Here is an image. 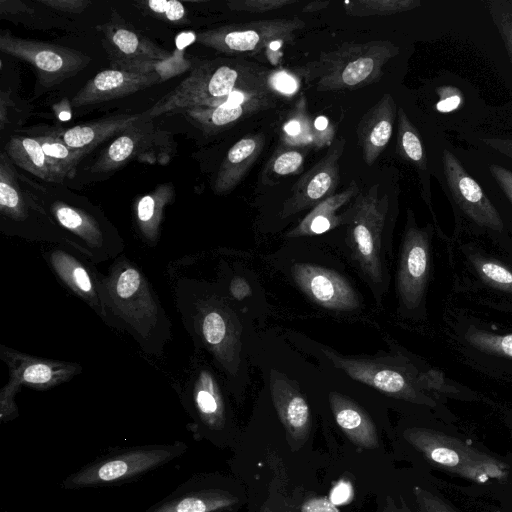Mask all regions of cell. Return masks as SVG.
I'll return each instance as SVG.
<instances>
[{
	"label": "cell",
	"mask_w": 512,
	"mask_h": 512,
	"mask_svg": "<svg viewBox=\"0 0 512 512\" xmlns=\"http://www.w3.org/2000/svg\"><path fill=\"white\" fill-rule=\"evenodd\" d=\"M173 298L194 351L206 356L237 402L250 384L251 355L259 324L248 308L233 301L216 281L169 267Z\"/></svg>",
	"instance_id": "cell-1"
},
{
	"label": "cell",
	"mask_w": 512,
	"mask_h": 512,
	"mask_svg": "<svg viewBox=\"0 0 512 512\" xmlns=\"http://www.w3.org/2000/svg\"><path fill=\"white\" fill-rule=\"evenodd\" d=\"M283 337L305 356L349 379L364 385L378 395L441 412L443 401L428 391L424 371L426 364L403 347L387 339L389 352L375 355H346L298 331H285Z\"/></svg>",
	"instance_id": "cell-2"
},
{
	"label": "cell",
	"mask_w": 512,
	"mask_h": 512,
	"mask_svg": "<svg viewBox=\"0 0 512 512\" xmlns=\"http://www.w3.org/2000/svg\"><path fill=\"white\" fill-rule=\"evenodd\" d=\"M102 321L129 334L148 356L160 357L171 340V321L141 268L124 254L98 272Z\"/></svg>",
	"instance_id": "cell-3"
},
{
	"label": "cell",
	"mask_w": 512,
	"mask_h": 512,
	"mask_svg": "<svg viewBox=\"0 0 512 512\" xmlns=\"http://www.w3.org/2000/svg\"><path fill=\"white\" fill-rule=\"evenodd\" d=\"M393 223L389 194H380L374 184L346 209L340 244L331 249L357 272L377 308L383 307L391 284Z\"/></svg>",
	"instance_id": "cell-4"
},
{
	"label": "cell",
	"mask_w": 512,
	"mask_h": 512,
	"mask_svg": "<svg viewBox=\"0 0 512 512\" xmlns=\"http://www.w3.org/2000/svg\"><path fill=\"white\" fill-rule=\"evenodd\" d=\"M289 240L268 256L274 269L330 315L355 320L366 316L364 298L335 251L302 239Z\"/></svg>",
	"instance_id": "cell-5"
},
{
	"label": "cell",
	"mask_w": 512,
	"mask_h": 512,
	"mask_svg": "<svg viewBox=\"0 0 512 512\" xmlns=\"http://www.w3.org/2000/svg\"><path fill=\"white\" fill-rule=\"evenodd\" d=\"M444 243L453 293L473 305L512 313V247L456 233Z\"/></svg>",
	"instance_id": "cell-6"
},
{
	"label": "cell",
	"mask_w": 512,
	"mask_h": 512,
	"mask_svg": "<svg viewBox=\"0 0 512 512\" xmlns=\"http://www.w3.org/2000/svg\"><path fill=\"white\" fill-rule=\"evenodd\" d=\"M432 174L450 203L452 233L485 237L512 247L499 212L461 160L457 147L435 126L431 135Z\"/></svg>",
	"instance_id": "cell-7"
},
{
	"label": "cell",
	"mask_w": 512,
	"mask_h": 512,
	"mask_svg": "<svg viewBox=\"0 0 512 512\" xmlns=\"http://www.w3.org/2000/svg\"><path fill=\"white\" fill-rule=\"evenodd\" d=\"M448 300L443 322L451 346L475 369L512 381V313Z\"/></svg>",
	"instance_id": "cell-8"
},
{
	"label": "cell",
	"mask_w": 512,
	"mask_h": 512,
	"mask_svg": "<svg viewBox=\"0 0 512 512\" xmlns=\"http://www.w3.org/2000/svg\"><path fill=\"white\" fill-rule=\"evenodd\" d=\"M270 73L257 64L239 58L202 61L172 91L142 112V117L153 120L192 107L218 106L237 93H272Z\"/></svg>",
	"instance_id": "cell-9"
},
{
	"label": "cell",
	"mask_w": 512,
	"mask_h": 512,
	"mask_svg": "<svg viewBox=\"0 0 512 512\" xmlns=\"http://www.w3.org/2000/svg\"><path fill=\"white\" fill-rule=\"evenodd\" d=\"M434 235L432 223L420 226L413 210L407 209L395 272L396 312L403 320L419 323L427 319Z\"/></svg>",
	"instance_id": "cell-10"
},
{
	"label": "cell",
	"mask_w": 512,
	"mask_h": 512,
	"mask_svg": "<svg viewBox=\"0 0 512 512\" xmlns=\"http://www.w3.org/2000/svg\"><path fill=\"white\" fill-rule=\"evenodd\" d=\"M183 441L110 448L62 481L65 490L116 486L137 480L183 456Z\"/></svg>",
	"instance_id": "cell-11"
},
{
	"label": "cell",
	"mask_w": 512,
	"mask_h": 512,
	"mask_svg": "<svg viewBox=\"0 0 512 512\" xmlns=\"http://www.w3.org/2000/svg\"><path fill=\"white\" fill-rule=\"evenodd\" d=\"M175 390L191 420L187 429L193 437L217 441L230 425V393L210 360L194 351Z\"/></svg>",
	"instance_id": "cell-12"
},
{
	"label": "cell",
	"mask_w": 512,
	"mask_h": 512,
	"mask_svg": "<svg viewBox=\"0 0 512 512\" xmlns=\"http://www.w3.org/2000/svg\"><path fill=\"white\" fill-rule=\"evenodd\" d=\"M399 53L400 48L388 40L344 43L321 53L310 72L318 91L359 89L378 81L385 64Z\"/></svg>",
	"instance_id": "cell-13"
},
{
	"label": "cell",
	"mask_w": 512,
	"mask_h": 512,
	"mask_svg": "<svg viewBox=\"0 0 512 512\" xmlns=\"http://www.w3.org/2000/svg\"><path fill=\"white\" fill-rule=\"evenodd\" d=\"M403 438L430 463L476 483L503 481L509 467L461 439L427 427H408Z\"/></svg>",
	"instance_id": "cell-14"
},
{
	"label": "cell",
	"mask_w": 512,
	"mask_h": 512,
	"mask_svg": "<svg viewBox=\"0 0 512 512\" xmlns=\"http://www.w3.org/2000/svg\"><path fill=\"white\" fill-rule=\"evenodd\" d=\"M0 359L8 368V381L0 390V420L6 423L19 416L16 395L22 387L45 391L72 380L82 372L77 362L30 355L0 345Z\"/></svg>",
	"instance_id": "cell-15"
},
{
	"label": "cell",
	"mask_w": 512,
	"mask_h": 512,
	"mask_svg": "<svg viewBox=\"0 0 512 512\" xmlns=\"http://www.w3.org/2000/svg\"><path fill=\"white\" fill-rule=\"evenodd\" d=\"M175 151L173 135L157 127L153 120L141 117L118 134L93 162L89 171L110 172L133 160L166 164Z\"/></svg>",
	"instance_id": "cell-16"
},
{
	"label": "cell",
	"mask_w": 512,
	"mask_h": 512,
	"mask_svg": "<svg viewBox=\"0 0 512 512\" xmlns=\"http://www.w3.org/2000/svg\"><path fill=\"white\" fill-rule=\"evenodd\" d=\"M427 97L431 123L445 135L461 132L487 106L469 81L450 71H444L430 81Z\"/></svg>",
	"instance_id": "cell-17"
},
{
	"label": "cell",
	"mask_w": 512,
	"mask_h": 512,
	"mask_svg": "<svg viewBox=\"0 0 512 512\" xmlns=\"http://www.w3.org/2000/svg\"><path fill=\"white\" fill-rule=\"evenodd\" d=\"M304 26V21L297 17L234 23L202 31L196 41L225 54H253L275 42L291 40L295 31Z\"/></svg>",
	"instance_id": "cell-18"
},
{
	"label": "cell",
	"mask_w": 512,
	"mask_h": 512,
	"mask_svg": "<svg viewBox=\"0 0 512 512\" xmlns=\"http://www.w3.org/2000/svg\"><path fill=\"white\" fill-rule=\"evenodd\" d=\"M0 50L29 63L41 85L51 88L82 71L90 62L84 53L60 45L15 37L8 31L0 35Z\"/></svg>",
	"instance_id": "cell-19"
},
{
	"label": "cell",
	"mask_w": 512,
	"mask_h": 512,
	"mask_svg": "<svg viewBox=\"0 0 512 512\" xmlns=\"http://www.w3.org/2000/svg\"><path fill=\"white\" fill-rule=\"evenodd\" d=\"M344 144L343 139L336 141L326 155L296 182L278 212L280 221L312 209L334 194L339 182Z\"/></svg>",
	"instance_id": "cell-20"
},
{
	"label": "cell",
	"mask_w": 512,
	"mask_h": 512,
	"mask_svg": "<svg viewBox=\"0 0 512 512\" xmlns=\"http://www.w3.org/2000/svg\"><path fill=\"white\" fill-rule=\"evenodd\" d=\"M434 125L428 128L427 135L423 134L416 123L410 118L406 109L402 106L397 110V148L400 158L415 169L420 194L424 204L432 215V224L438 236L444 242L448 236L442 230L435 213L432 201L431 176L432 174V152L431 135Z\"/></svg>",
	"instance_id": "cell-21"
},
{
	"label": "cell",
	"mask_w": 512,
	"mask_h": 512,
	"mask_svg": "<svg viewBox=\"0 0 512 512\" xmlns=\"http://www.w3.org/2000/svg\"><path fill=\"white\" fill-rule=\"evenodd\" d=\"M457 152L496 207L512 236V163L473 147H457Z\"/></svg>",
	"instance_id": "cell-22"
},
{
	"label": "cell",
	"mask_w": 512,
	"mask_h": 512,
	"mask_svg": "<svg viewBox=\"0 0 512 512\" xmlns=\"http://www.w3.org/2000/svg\"><path fill=\"white\" fill-rule=\"evenodd\" d=\"M239 503L230 490L193 476L142 512H225Z\"/></svg>",
	"instance_id": "cell-23"
},
{
	"label": "cell",
	"mask_w": 512,
	"mask_h": 512,
	"mask_svg": "<svg viewBox=\"0 0 512 512\" xmlns=\"http://www.w3.org/2000/svg\"><path fill=\"white\" fill-rule=\"evenodd\" d=\"M43 256L58 280L100 317L99 271L95 264L64 246L48 248Z\"/></svg>",
	"instance_id": "cell-24"
},
{
	"label": "cell",
	"mask_w": 512,
	"mask_h": 512,
	"mask_svg": "<svg viewBox=\"0 0 512 512\" xmlns=\"http://www.w3.org/2000/svg\"><path fill=\"white\" fill-rule=\"evenodd\" d=\"M276 105L272 93H237L227 102L214 107H192L181 114L206 136L231 128L237 122Z\"/></svg>",
	"instance_id": "cell-25"
},
{
	"label": "cell",
	"mask_w": 512,
	"mask_h": 512,
	"mask_svg": "<svg viewBox=\"0 0 512 512\" xmlns=\"http://www.w3.org/2000/svg\"><path fill=\"white\" fill-rule=\"evenodd\" d=\"M457 135L468 147L512 163V104H487L480 116Z\"/></svg>",
	"instance_id": "cell-26"
},
{
	"label": "cell",
	"mask_w": 512,
	"mask_h": 512,
	"mask_svg": "<svg viewBox=\"0 0 512 512\" xmlns=\"http://www.w3.org/2000/svg\"><path fill=\"white\" fill-rule=\"evenodd\" d=\"M221 252V251H220ZM216 265V280L236 303L248 308L264 326L269 315V304L261 282L254 271L242 261L221 252Z\"/></svg>",
	"instance_id": "cell-27"
},
{
	"label": "cell",
	"mask_w": 512,
	"mask_h": 512,
	"mask_svg": "<svg viewBox=\"0 0 512 512\" xmlns=\"http://www.w3.org/2000/svg\"><path fill=\"white\" fill-rule=\"evenodd\" d=\"M156 73H133L106 69L97 73L73 97L72 105L82 107L122 98L162 82Z\"/></svg>",
	"instance_id": "cell-28"
},
{
	"label": "cell",
	"mask_w": 512,
	"mask_h": 512,
	"mask_svg": "<svg viewBox=\"0 0 512 512\" xmlns=\"http://www.w3.org/2000/svg\"><path fill=\"white\" fill-rule=\"evenodd\" d=\"M360 193L355 180H352L347 188L339 193H334L326 198L288 229L284 234L285 239L312 238L327 234L343 226L345 211Z\"/></svg>",
	"instance_id": "cell-29"
},
{
	"label": "cell",
	"mask_w": 512,
	"mask_h": 512,
	"mask_svg": "<svg viewBox=\"0 0 512 512\" xmlns=\"http://www.w3.org/2000/svg\"><path fill=\"white\" fill-rule=\"evenodd\" d=\"M396 103L390 93H385L360 119L356 134L367 165L375 163L389 143L395 121Z\"/></svg>",
	"instance_id": "cell-30"
},
{
	"label": "cell",
	"mask_w": 512,
	"mask_h": 512,
	"mask_svg": "<svg viewBox=\"0 0 512 512\" xmlns=\"http://www.w3.org/2000/svg\"><path fill=\"white\" fill-rule=\"evenodd\" d=\"M264 143L262 133L247 135L228 150L212 185L215 194H228L239 184L260 156Z\"/></svg>",
	"instance_id": "cell-31"
},
{
	"label": "cell",
	"mask_w": 512,
	"mask_h": 512,
	"mask_svg": "<svg viewBox=\"0 0 512 512\" xmlns=\"http://www.w3.org/2000/svg\"><path fill=\"white\" fill-rule=\"evenodd\" d=\"M106 49L111 65L137 61L167 60L172 53L157 46L141 34L118 25L105 28Z\"/></svg>",
	"instance_id": "cell-32"
},
{
	"label": "cell",
	"mask_w": 512,
	"mask_h": 512,
	"mask_svg": "<svg viewBox=\"0 0 512 512\" xmlns=\"http://www.w3.org/2000/svg\"><path fill=\"white\" fill-rule=\"evenodd\" d=\"M141 117L142 113L112 115L73 126L54 136L72 149L84 150L89 153L106 139L126 130Z\"/></svg>",
	"instance_id": "cell-33"
},
{
	"label": "cell",
	"mask_w": 512,
	"mask_h": 512,
	"mask_svg": "<svg viewBox=\"0 0 512 512\" xmlns=\"http://www.w3.org/2000/svg\"><path fill=\"white\" fill-rule=\"evenodd\" d=\"M175 187L171 182L159 184L150 193L141 196L134 204V220L142 240L155 246L161 235L164 210L175 199Z\"/></svg>",
	"instance_id": "cell-34"
},
{
	"label": "cell",
	"mask_w": 512,
	"mask_h": 512,
	"mask_svg": "<svg viewBox=\"0 0 512 512\" xmlns=\"http://www.w3.org/2000/svg\"><path fill=\"white\" fill-rule=\"evenodd\" d=\"M11 162L6 153L2 152L0 156V214L8 222V226H14L8 233L14 235L29 218L34 204L31 205L21 190L17 172Z\"/></svg>",
	"instance_id": "cell-35"
},
{
	"label": "cell",
	"mask_w": 512,
	"mask_h": 512,
	"mask_svg": "<svg viewBox=\"0 0 512 512\" xmlns=\"http://www.w3.org/2000/svg\"><path fill=\"white\" fill-rule=\"evenodd\" d=\"M5 153L14 164L34 176L47 182H63L36 137L13 136L5 145Z\"/></svg>",
	"instance_id": "cell-36"
},
{
	"label": "cell",
	"mask_w": 512,
	"mask_h": 512,
	"mask_svg": "<svg viewBox=\"0 0 512 512\" xmlns=\"http://www.w3.org/2000/svg\"><path fill=\"white\" fill-rule=\"evenodd\" d=\"M38 141L47 155L51 165L64 181L74 175L77 164L88 154L84 150L68 147L62 140L54 135L37 136Z\"/></svg>",
	"instance_id": "cell-37"
},
{
	"label": "cell",
	"mask_w": 512,
	"mask_h": 512,
	"mask_svg": "<svg viewBox=\"0 0 512 512\" xmlns=\"http://www.w3.org/2000/svg\"><path fill=\"white\" fill-rule=\"evenodd\" d=\"M421 5L418 0H357L346 2V13L350 16H389L415 9Z\"/></svg>",
	"instance_id": "cell-38"
},
{
	"label": "cell",
	"mask_w": 512,
	"mask_h": 512,
	"mask_svg": "<svg viewBox=\"0 0 512 512\" xmlns=\"http://www.w3.org/2000/svg\"><path fill=\"white\" fill-rule=\"evenodd\" d=\"M487 7L512 64V0H489Z\"/></svg>",
	"instance_id": "cell-39"
},
{
	"label": "cell",
	"mask_w": 512,
	"mask_h": 512,
	"mask_svg": "<svg viewBox=\"0 0 512 512\" xmlns=\"http://www.w3.org/2000/svg\"><path fill=\"white\" fill-rule=\"evenodd\" d=\"M305 106L298 105L296 113L293 117L284 124L283 131L285 133V142L298 145L297 143H314L316 145V138L312 129L310 128L309 119L304 114Z\"/></svg>",
	"instance_id": "cell-40"
},
{
	"label": "cell",
	"mask_w": 512,
	"mask_h": 512,
	"mask_svg": "<svg viewBox=\"0 0 512 512\" xmlns=\"http://www.w3.org/2000/svg\"><path fill=\"white\" fill-rule=\"evenodd\" d=\"M145 11L169 22L183 23L186 20L185 6L176 0H149L138 2Z\"/></svg>",
	"instance_id": "cell-41"
},
{
	"label": "cell",
	"mask_w": 512,
	"mask_h": 512,
	"mask_svg": "<svg viewBox=\"0 0 512 512\" xmlns=\"http://www.w3.org/2000/svg\"><path fill=\"white\" fill-rule=\"evenodd\" d=\"M304 162V154L295 149L277 151L267 166V170L277 176H288L301 169Z\"/></svg>",
	"instance_id": "cell-42"
},
{
	"label": "cell",
	"mask_w": 512,
	"mask_h": 512,
	"mask_svg": "<svg viewBox=\"0 0 512 512\" xmlns=\"http://www.w3.org/2000/svg\"><path fill=\"white\" fill-rule=\"evenodd\" d=\"M296 0H233L227 3L229 9L245 12H267L296 3Z\"/></svg>",
	"instance_id": "cell-43"
},
{
	"label": "cell",
	"mask_w": 512,
	"mask_h": 512,
	"mask_svg": "<svg viewBox=\"0 0 512 512\" xmlns=\"http://www.w3.org/2000/svg\"><path fill=\"white\" fill-rule=\"evenodd\" d=\"M413 494L422 512H456L439 496L420 486L413 488Z\"/></svg>",
	"instance_id": "cell-44"
},
{
	"label": "cell",
	"mask_w": 512,
	"mask_h": 512,
	"mask_svg": "<svg viewBox=\"0 0 512 512\" xmlns=\"http://www.w3.org/2000/svg\"><path fill=\"white\" fill-rule=\"evenodd\" d=\"M269 85L272 91L283 95L295 94L300 86L297 77L286 70L271 71L269 76Z\"/></svg>",
	"instance_id": "cell-45"
},
{
	"label": "cell",
	"mask_w": 512,
	"mask_h": 512,
	"mask_svg": "<svg viewBox=\"0 0 512 512\" xmlns=\"http://www.w3.org/2000/svg\"><path fill=\"white\" fill-rule=\"evenodd\" d=\"M40 2L52 9L67 13H81L91 4L88 0H40Z\"/></svg>",
	"instance_id": "cell-46"
},
{
	"label": "cell",
	"mask_w": 512,
	"mask_h": 512,
	"mask_svg": "<svg viewBox=\"0 0 512 512\" xmlns=\"http://www.w3.org/2000/svg\"><path fill=\"white\" fill-rule=\"evenodd\" d=\"M10 104H13L10 92L2 90L0 93V127L4 128L6 121V107L8 108Z\"/></svg>",
	"instance_id": "cell-47"
},
{
	"label": "cell",
	"mask_w": 512,
	"mask_h": 512,
	"mask_svg": "<svg viewBox=\"0 0 512 512\" xmlns=\"http://www.w3.org/2000/svg\"><path fill=\"white\" fill-rule=\"evenodd\" d=\"M349 496L348 486L345 484H339V486L335 487L332 495V499L336 503H342L347 500Z\"/></svg>",
	"instance_id": "cell-48"
},
{
	"label": "cell",
	"mask_w": 512,
	"mask_h": 512,
	"mask_svg": "<svg viewBox=\"0 0 512 512\" xmlns=\"http://www.w3.org/2000/svg\"><path fill=\"white\" fill-rule=\"evenodd\" d=\"M382 512H410L405 506L398 505L391 497L386 498V503Z\"/></svg>",
	"instance_id": "cell-49"
},
{
	"label": "cell",
	"mask_w": 512,
	"mask_h": 512,
	"mask_svg": "<svg viewBox=\"0 0 512 512\" xmlns=\"http://www.w3.org/2000/svg\"><path fill=\"white\" fill-rule=\"evenodd\" d=\"M328 128V120L327 118L323 117V116H320L318 117L315 122H314V129L316 130V132H318L319 136L321 137L322 141L324 142L325 141V138L323 135H324V130H326Z\"/></svg>",
	"instance_id": "cell-50"
},
{
	"label": "cell",
	"mask_w": 512,
	"mask_h": 512,
	"mask_svg": "<svg viewBox=\"0 0 512 512\" xmlns=\"http://www.w3.org/2000/svg\"><path fill=\"white\" fill-rule=\"evenodd\" d=\"M330 2L329 1H313L308 3L302 9L303 12H314L320 9L325 8Z\"/></svg>",
	"instance_id": "cell-51"
},
{
	"label": "cell",
	"mask_w": 512,
	"mask_h": 512,
	"mask_svg": "<svg viewBox=\"0 0 512 512\" xmlns=\"http://www.w3.org/2000/svg\"><path fill=\"white\" fill-rule=\"evenodd\" d=\"M261 512H272V510L268 506H263Z\"/></svg>",
	"instance_id": "cell-52"
}]
</instances>
